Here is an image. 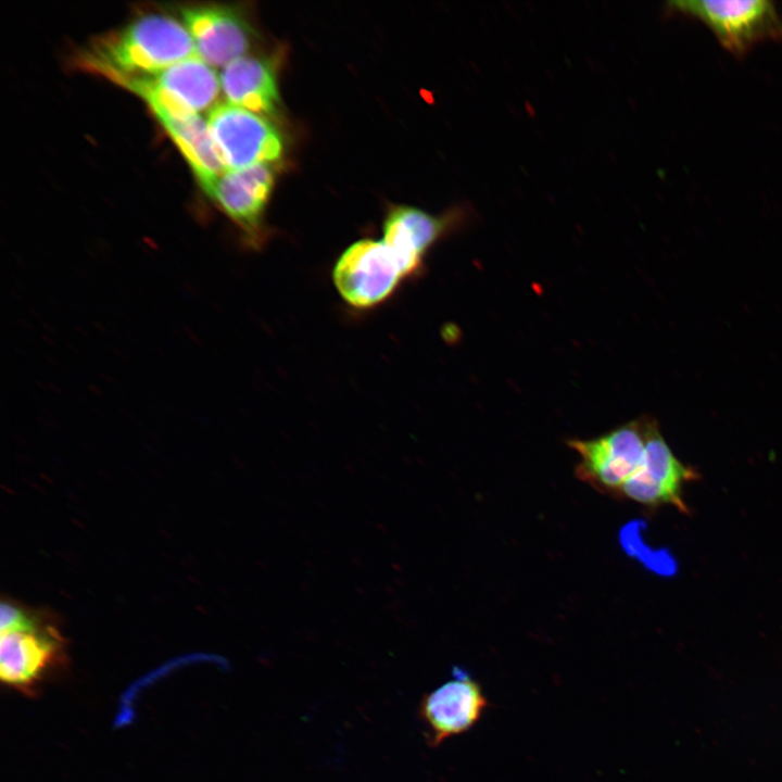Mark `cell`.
<instances>
[{
  "label": "cell",
  "instance_id": "cell-1",
  "mask_svg": "<svg viewBox=\"0 0 782 782\" xmlns=\"http://www.w3.org/2000/svg\"><path fill=\"white\" fill-rule=\"evenodd\" d=\"M197 55L186 26L160 14H149L98 40L79 58L83 68L112 81L156 73Z\"/></svg>",
  "mask_w": 782,
  "mask_h": 782
},
{
  "label": "cell",
  "instance_id": "cell-2",
  "mask_svg": "<svg viewBox=\"0 0 782 782\" xmlns=\"http://www.w3.org/2000/svg\"><path fill=\"white\" fill-rule=\"evenodd\" d=\"M653 421L642 417L597 438L569 440L568 445L578 455L577 477L598 492L618 496L642 464Z\"/></svg>",
  "mask_w": 782,
  "mask_h": 782
},
{
  "label": "cell",
  "instance_id": "cell-3",
  "mask_svg": "<svg viewBox=\"0 0 782 782\" xmlns=\"http://www.w3.org/2000/svg\"><path fill=\"white\" fill-rule=\"evenodd\" d=\"M666 10L699 20L736 55L760 41L782 40V12L771 1H671Z\"/></svg>",
  "mask_w": 782,
  "mask_h": 782
},
{
  "label": "cell",
  "instance_id": "cell-4",
  "mask_svg": "<svg viewBox=\"0 0 782 782\" xmlns=\"http://www.w3.org/2000/svg\"><path fill=\"white\" fill-rule=\"evenodd\" d=\"M116 84L140 97L152 112L176 116L199 115L211 110L220 90L214 67L198 55L153 74L119 79Z\"/></svg>",
  "mask_w": 782,
  "mask_h": 782
},
{
  "label": "cell",
  "instance_id": "cell-5",
  "mask_svg": "<svg viewBox=\"0 0 782 782\" xmlns=\"http://www.w3.org/2000/svg\"><path fill=\"white\" fill-rule=\"evenodd\" d=\"M405 275L381 240L352 243L337 260L332 281L340 297L356 308H371L388 300Z\"/></svg>",
  "mask_w": 782,
  "mask_h": 782
},
{
  "label": "cell",
  "instance_id": "cell-6",
  "mask_svg": "<svg viewBox=\"0 0 782 782\" xmlns=\"http://www.w3.org/2000/svg\"><path fill=\"white\" fill-rule=\"evenodd\" d=\"M207 126L226 171L279 159L282 140L261 115L230 103H217L209 113Z\"/></svg>",
  "mask_w": 782,
  "mask_h": 782
},
{
  "label": "cell",
  "instance_id": "cell-7",
  "mask_svg": "<svg viewBox=\"0 0 782 782\" xmlns=\"http://www.w3.org/2000/svg\"><path fill=\"white\" fill-rule=\"evenodd\" d=\"M488 701L477 680L456 669L453 678L428 693L420 716L432 746L470 730L481 718Z\"/></svg>",
  "mask_w": 782,
  "mask_h": 782
},
{
  "label": "cell",
  "instance_id": "cell-8",
  "mask_svg": "<svg viewBox=\"0 0 782 782\" xmlns=\"http://www.w3.org/2000/svg\"><path fill=\"white\" fill-rule=\"evenodd\" d=\"M197 55L212 67L226 66L244 56L251 29L243 15L226 5H190L180 9Z\"/></svg>",
  "mask_w": 782,
  "mask_h": 782
},
{
  "label": "cell",
  "instance_id": "cell-9",
  "mask_svg": "<svg viewBox=\"0 0 782 782\" xmlns=\"http://www.w3.org/2000/svg\"><path fill=\"white\" fill-rule=\"evenodd\" d=\"M693 477L694 472L676 458L654 420L642 464L621 487L618 496L644 505L673 504L684 509L681 485Z\"/></svg>",
  "mask_w": 782,
  "mask_h": 782
},
{
  "label": "cell",
  "instance_id": "cell-10",
  "mask_svg": "<svg viewBox=\"0 0 782 782\" xmlns=\"http://www.w3.org/2000/svg\"><path fill=\"white\" fill-rule=\"evenodd\" d=\"M273 184L268 164H257L226 171L209 194L242 229L252 245L262 241V216Z\"/></svg>",
  "mask_w": 782,
  "mask_h": 782
},
{
  "label": "cell",
  "instance_id": "cell-11",
  "mask_svg": "<svg viewBox=\"0 0 782 782\" xmlns=\"http://www.w3.org/2000/svg\"><path fill=\"white\" fill-rule=\"evenodd\" d=\"M58 634L43 629L24 610L21 621L1 631L0 677L11 686L31 685L51 665L59 648Z\"/></svg>",
  "mask_w": 782,
  "mask_h": 782
},
{
  "label": "cell",
  "instance_id": "cell-12",
  "mask_svg": "<svg viewBox=\"0 0 782 782\" xmlns=\"http://www.w3.org/2000/svg\"><path fill=\"white\" fill-rule=\"evenodd\" d=\"M462 217V213L433 216L414 207H398L384 222L382 241L407 278L420 270L430 247Z\"/></svg>",
  "mask_w": 782,
  "mask_h": 782
},
{
  "label": "cell",
  "instance_id": "cell-13",
  "mask_svg": "<svg viewBox=\"0 0 782 782\" xmlns=\"http://www.w3.org/2000/svg\"><path fill=\"white\" fill-rule=\"evenodd\" d=\"M219 80L228 103L257 114L276 112L279 96L275 71L268 61L241 56L223 68Z\"/></svg>",
  "mask_w": 782,
  "mask_h": 782
},
{
  "label": "cell",
  "instance_id": "cell-14",
  "mask_svg": "<svg viewBox=\"0 0 782 782\" xmlns=\"http://www.w3.org/2000/svg\"><path fill=\"white\" fill-rule=\"evenodd\" d=\"M190 165L202 189L210 194L226 172L211 137L207 122L200 115L176 116L153 112Z\"/></svg>",
  "mask_w": 782,
  "mask_h": 782
}]
</instances>
